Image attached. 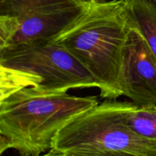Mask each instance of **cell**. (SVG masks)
Masks as SVG:
<instances>
[{
  "instance_id": "1",
  "label": "cell",
  "mask_w": 156,
  "mask_h": 156,
  "mask_svg": "<svg viewBox=\"0 0 156 156\" xmlns=\"http://www.w3.org/2000/svg\"><path fill=\"white\" fill-rule=\"evenodd\" d=\"M96 96L43 92L23 88L0 98V152L37 156L52 149L58 133L72 120L98 105Z\"/></svg>"
},
{
  "instance_id": "2",
  "label": "cell",
  "mask_w": 156,
  "mask_h": 156,
  "mask_svg": "<svg viewBox=\"0 0 156 156\" xmlns=\"http://www.w3.org/2000/svg\"><path fill=\"white\" fill-rule=\"evenodd\" d=\"M132 20L125 0L91 5L73 26L52 40L71 53L98 85L102 98L123 96L120 69Z\"/></svg>"
},
{
  "instance_id": "3",
  "label": "cell",
  "mask_w": 156,
  "mask_h": 156,
  "mask_svg": "<svg viewBox=\"0 0 156 156\" xmlns=\"http://www.w3.org/2000/svg\"><path fill=\"white\" fill-rule=\"evenodd\" d=\"M84 88L98 85L71 53L51 41L0 49V98L23 88L67 92Z\"/></svg>"
},
{
  "instance_id": "4",
  "label": "cell",
  "mask_w": 156,
  "mask_h": 156,
  "mask_svg": "<svg viewBox=\"0 0 156 156\" xmlns=\"http://www.w3.org/2000/svg\"><path fill=\"white\" fill-rule=\"evenodd\" d=\"M126 101L107 99L67 123L53 140L52 149L68 152L94 149L156 156V140L139 135L125 122Z\"/></svg>"
},
{
  "instance_id": "5",
  "label": "cell",
  "mask_w": 156,
  "mask_h": 156,
  "mask_svg": "<svg viewBox=\"0 0 156 156\" xmlns=\"http://www.w3.org/2000/svg\"><path fill=\"white\" fill-rule=\"evenodd\" d=\"M88 7L78 0H0V49L52 41Z\"/></svg>"
},
{
  "instance_id": "6",
  "label": "cell",
  "mask_w": 156,
  "mask_h": 156,
  "mask_svg": "<svg viewBox=\"0 0 156 156\" xmlns=\"http://www.w3.org/2000/svg\"><path fill=\"white\" fill-rule=\"evenodd\" d=\"M120 88L138 106L156 105V58L133 20L122 57Z\"/></svg>"
},
{
  "instance_id": "7",
  "label": "cell",
  "mask_w": 156,
  "mask_h": 156,
  "mask_svg": "<svg viewBox=\"0 0 156 156\" xmlns=\"http://www.w3.org/2000/svg\"><path fill=\"white\" fill-rule=\"evenodd\" d=\"M134 24L147 41L156 58V9L147 0H125Z\"/></svg>"
},
{
  "instance_id": "8",
  "label": "cell",
  "mask_w": 156,
  "mask_h": 156,
  "mask_svg": "<svg viewBox=\"0 0 156 156\" xmlns=\"http://www.w3.org/2000/svg\"><path fill=\"white\" fill-rule=\"evenodd\" d=\"M124 119L127 126L137 134L156 140V105L142 107L126 102Z\"/></svg>"
},
{
  "instance_id": "9",
  "label": "cell",
  "mask_w": 156,
  "mask_h": 156,
  "mask_svg": "<svg viewBox=\"0 0 156 156\" xmlns=\"http://www.w3.org/2000/svg\"><path fill=\"white\" fill-rule=\"evenodd\" d=\"M64 152L71 156H137L125 152H111L94 149H77Z\"/></svg>"
},
{
  "instance_id": "10",
  "label": "cell",
  "mask_w": 156,
  "mask_h": 156,
  "mask_svg": "<svg viewBox=\"0 0 156 156\" xmlns=\"http://www.w3.org/2000/svg\"><path fill=\"white\" fill-rule=\"evenodd\" d=\"M37 156H71L68 155L67 153L64 152H61V151L56 150V149H51L47 152H44V153L41 154V155Z\"/></svg>"
},
{
  "instance_id": "11",
  "label": "cell",
  "mask_w": 156,
  "mask_h": 156,
  "mask_svg": "<svg viewBox=\"0 0 156 156\" xmlns=\"http://www.w3.org/2000/svg\"><path fill=\"white\" fill-rule=\"evenodd\" d=\"M80 2L83 3V4L86 5H91L94 4H98V3H102L106 2V0H78Z\"/></svg>"
},
{
  "instance_id": "12",
  "label": "cell",
  "mask_w": 156,
  "mask_h": 156,
  "mask_svg": "<svg viewBox=\"0 0 156 156\" xmlns=\"http://www.w3.org/2000/svg\"><path fill=\"white\" fill-rule=\"evenodd\" d=\"M149 3H150L152 5H153L154 7L156 9V0H147Z\"/></svg>"
}]
</instances>
